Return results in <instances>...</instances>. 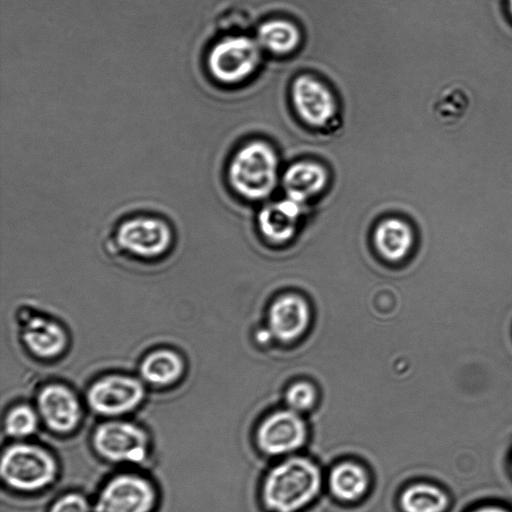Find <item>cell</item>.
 I'll return each mask as SVG.
<instances>
[{
    "instance_id": "1",
    "label": "cell",
    "mask_w": 512,
    "mask_h": 512,
    "mask_svg": "<svg viewBox=\"0 0 512 512\" xmlns=\"http://www.w3.org/2000/svg\"><path fill=\"white\" fill-rule=\"evenodd\" d=\"M321 488V473L308 458L291 457L276 465L263 485L265 505L274 512H296L309 504Z\"/></svg>"
},
{
    "instance_id": "2",
    "label": "cell",
    "mask_w": 512,
    "mask_h": 512,
    "mask_svg": "<svg viewBox=\"0 0 512 512\" xmlns=\"http://www.w3.org/2000/svg\"><path fill=\"white\" fill-rule=\"evenodd\" d=\"M278 174L277 154L263 141L243 145L233 154L227 168L233 190L250 200L268 197L277 185Z\"/></svg>"
},
{
    "instance_id": "3",
    "label": "cell",
    "mask_w": 512,
    "mask_h": 512,
    "mask_svg": "<svg viewBox=\"0 0 512 512\" xmlns=\"http://www.w3.org/2000/svg\"><path fill=\"white\" fill-rule=\"evenodd\" d=\"M3 482L20 492H36L50 486L57 478L58 463L46 448L27 442L7 446L1 457Z\"/></svg>"
},
{
    "instance_id": "4",
    "label": "cell",
    "mask_w": 512,
    "mask_h": 512,
    "mask_svg": "<svg viewBox=\"0 0 512 512\" xmlns=\"http://www.w3.org/2000/svg\"><path fill=\"white\" fill-rule=\"evenodd\" d=\"M261 61V47L246 35H224L206 55L209 75L218 83L233 85L251 76Z\"/></svg>"
},
{
    "instance_id": "5",
    "label": "cell",
    "mask_w": 512,
    "mask_h": 512,
    "mask_svg": "<svg viewBox=\"0 0 512 512\" xmlns=\"http://www.w3.org/2000/svg\"><path fill=\"white\" fill-rule=\"evenodd\" d=\"M95 452L112 463H142L146 460L150 439L140 426L125 420L99 424L92 435Z\"/></svg>"
},
{
    "instance_id": "6",
    "label": "cell",
    "mask_w": 512,
    "mask_h": 512,
    "mask_svg": "<svg viewBox=\"0 0 512 512\" xmlns=\"http://www.w3.org/2000/svg\"><path fill=\"white\" fill-rule=\"evenodd\" d=\"M291 100L295 112L306 125L332 131L339 124L337 101L318 78L309 74L297 76L291 85Z\"/></svg>"
},
{
    "instance_id": "7",
    "label": "cell",
    "mask_w": 512,
    "mask_h": 512,
    "mask_svg": "<svg viewBox=\"0 0 512 512\" xmlns=\"http://www.w3.org/2000/svg\"><path fill=\"white\" fill-rule=\"evenodd\" d=\"M157 493L152 482L135 473H121L100 490L93 512H152Z\"/></svg>"
},
{
    "instance_id": "8",
    "label": "cell",
    "mask_w": 512,
    "mask_h": 512,
    "mask_svg": "<svg viewBox=\"0 0 512 512\" xmlns=\"http://www.w3.org/2000/svg\"><path fill=\"white\" fill-rule=\"evenodd\" d=\"M144 396V387L138 379L113 374L98 379L89 387L87 402L96 414L116 417L136 409Z\"/></svg>"
},
{
    "instance_id": "9",
    "label": "cell",
    "mask_w": 512,
    "mask_h": 512,
    "mask_svg": "<svg viewBox=\"0 0 512 512\" xmlns=\"http://www.w3.org/2000/svg\"><path fill=\"white\" fill-rule=\"evenodd\" d=\"M119 245L140 257H156L169 248L172 234L167 223L159 218L138 216L124 221L117 231Z\"/></svg>"
},
{
    "instance_id": "10",
    "label": "cell",
    "mask_w": 512,
    "mask_h": 512,
    "mask_svg": "<svg viewBox=\"0 0 512 512\" xmlns=\"http://www.w3.org/2000/svg\"><path fill=\"white\" fill-rule=\"evenodd\" d=\"M37 411L44 425L57 434L73 432L82 418L78 397L69 387L60 383L47 384L39 391Z\"/></svg>"
},
{
    "instance_id": "11",
    "label": "cell",
    "mask_w": 512,
    "mask_h": 512,
    "mask_svg": "<svg viewBox=\"0 0 512 512\" xmlns=\"http://www.w3.org/2000/svg\"><path fill=\"white\" fill-rule=\"evenodd\" d=\"M307 430L298 412L291 409L274 412L259 426L257 443L268 455H284L299 449L306 440Z\"/></svg>"
},
{
    "instance_id": "12",
    "label": "cell",
    "mask_w": 512,
    "mask_h": 512,
    "mask_svg": "<svg viewBox=\"0 0 512 512\" xmlns=\"http://www.w3.org/2000/svg\"><path fill=\"white\" fill-rule=\"evenodd\" d=\"M310 320V311L304 299L294 294L276 300L269 311V325L275 337L292 341L301 336Z\"/></svg>"
},
{
    "instance_id": "13",
    "label": "cell",
    "mask_w": 512,
    "mask_h": 512,
    "mask_svg": "<svg viewBox=\"0 0 512 512\" xmlns=\"http://www.w3.org/2000/svg\"><path fill=\"white\" fill-rule=\"evenodd\" d=\"M327 183L326 169L313 161L295 162L282 175V186L288 198L300 204L317 196Z\"/></svg>"
},
{
    "instance_id": "14",
    "label": "cell",
    "mask_w": 512,
    "mask_h": 512,
    "mask_svg": "<svg viewBox=\"0 0 512 512\" xmlns=\"http://www.w3.org/2000/svg\"><path fill=\"white\" fill-rule=\"evenodd\" d=\"M22 339L35 356L48 359L59 356L67 345L62 326L53 320L34 316L23 327Z\"/></svg>"
},
{
    "instance_id": "15",
    "label": "cell",
    "mask_w": 512,
    "mask_h": 512,
    "mask_svg": "<svg viewBox=\"0 0 512 512\" xmlns=\"http://www.w3.org/2000/svg\"><path fill=\"white\" fill-rule=\"evenodd\" d=\"M301 205L287 198L265 206L259 214L262 233L274 242H285L290 239L296 231Z\"/></svg>"
},
{
    "instance_id": "16",
    "label": "cell",
    "mask_w": 512,
    "mask_h": 512,
    "mask_svg": "<svg viewBox=\"0 0 512 512\" xmlns=\"http://www.w3.org/2000/svg\"><path fill=\"white\" fill-rule=\"evenodd\" d=\"M374 242L377 251L387 260L404 258L413 243L411 228L402 220L387 219L376 228Z\"/></svg>"
},
{
    "instance_id": "17",
    "label": "cell",
    "mask_w": 512,
    "mask_h": 512,
    "mask_svg": "<svg viewBox=\"0 0 512 512\" xmlns=\"http://www.w3.org/2000/svg\"><path fill=\"white\" fill-rule=\"evenodd\" d=\"M181 356L170 349H157L149 353L140 365V374L146 382L155 386H167L183 374Z\"/></svg>"
},
{
    "instance_id": "18",
    "label": "cell",
    "mask_w": 512,
    "mask_h": 512,
    "mask_svg": "<svg viewBox=\"0 0 512 512\" xmlns=\"http://www.w3.org/2000/svg\"><path fill=\"white\" fill-rule=\"evenodd\" d=\"M301 35L298 28L290 21L273 19L262 23L257 29L256 41L261 49L276 54L286 55L298 47Z\"/></svg>"
},
{
    "instance_id": "19",
    "label": "cell",
    "mask_w": 512,
    "mask_h": 512,
    "mask_svg": "<svg viewBox=\"0 0 512 512\" xmlns=\"http://www.w3.org/2000/svg\"><path fill=\"white\" fill-rule=\"evenodd\" d=\"M369 478L363 467L353 462L337 464L330 472V490L338 499L355 501L368 489Z\"/></svg>"
},
{
    "instance_id": "20",
    "label": "cell",
    "mask_w": 512,
    "mask_h": 512,
    "mask_svg": "<svg viewBox=\"0 0 512 512\" xmlns=\"http://www.w3.org/2000/svg\"><path fill=\"white\" fill-rule=\"evenodd\" d=\"M448 505L447 494L441 488L426 483L407 487L400 497L404 512H444Z\"/></svg>"
},
{
    "instance_id": "21",
    "label": "cell",
    "mask_w": 512,
    "mask_h": 512,
    "mask_svg": "<svg viewBox=\"0 0 512 512\" xmlns=\"http://www.w3.org/2000/svg\"><path fill=\"white\" fill-rule=\"evenodd\" d=\"M40 420L37 410L28 404H18L7 412L4 431L11 438L24 439L37 431Z\"/></svg>"
},
{
    "instance_id": "22",
    "label": "cell",
    "mask_w": 512,
    "mask_h": 512,
    "mask_svg": "<svg viewBox=\"0 0 512 512\" xmlns=\"http://www.w3.org/2000/svg\"><path fill=\"white\" fill-rule=\"evenodd\" d=\"M316 400V391L308 382H297L289 387L286 393V402L289 408L296 412L310 409Z\"/></svg>"
},
{
    "instance_id": "23",
    "label": "cell",
    "mask_w": 512,
    "mask_h": 512,
    "mask_svg": "<svg viewBox=\"0 0 512 512\" xmlns=\"http://www.w3.org/2000/svg\"><path fill=\"white\" fill-rule=\"evenodd\" d=\"M86 497L78 492H70L59 497L50 507L49 512H91Z\"/></svg>"
},
{
    "instance_id": "24",
    "label": "cell",
    "mask_w": 512,
    "mask_h": 512,
    "mask_svg": "<svg viewBox=\"0 0 512 512\" xmlns=\"http://www.w3.org/2000/svg\"><path fill=\"white\" fill-rule=\"evenodd\" d=\"M473 512H510V511L503 507L491 505V506L480 507V508L474 510Z\"/></svg>"
},
{
    "instance_id": "25",
    "label": "cell",
    "mask_w": 512,
    "mask_h": 512,
    "mask_svg": "<svg viewBox=\"0 0 512 512\" xmlns=\"http://www.w3.org/2000/svg\"><path fill=\"white\" fill-rule=\"evenodd\" d=\"M508 2H509L508 3L509 11H510V13L512 15V0H508Z\"/></svg>"
}]
</instances>
